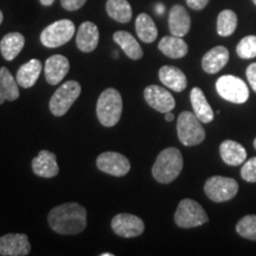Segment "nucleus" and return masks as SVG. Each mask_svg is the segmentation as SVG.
<instances>
[{"mask_svg": "<svg viewBox=\"0 0 256 256\" xmlns=\"http://www.w3.org/2000/svg\"><path fill=\"white\" fill-rule=\"evenodd\" d=\"M236 232L243 238L256 241V216L248 215L240 220L236 224Z\"/></svg>", "mask_w": 256, "mask_h": 256, "instance_id": "30", "label": "nucleus"}, {"mask_svg": "<svg viewBox=\"0 0 256 256\" xmlns=\"http://www.w3.org/2000/svg\"><path fill=\"white\" fill-rule=\"evenodd\" d=\"M183 156L176 147H168L159 153L152 168V174L158 183L170 184L183 170Z\"/></svg>", "mask_w": 256, "mask_h": 256, "instance_id": "2", "label": "nucleus"}, {"mask_svg": "<svg viewBox=\"0 0 256 256\" xmlns=\"http://www.w3.org/2000/svg\"><path fill=\"white\" fill-rule=\"evenodd\" d=\"M81 94V86L76 81H66L63 83L51 98L49 107L55 116H63Z\"/></svg>", "mask_w": 256, "mask_h": 256, "instance_id": "6", "label": "nucleus"}, {"mask_svg": "<svg viewBox=\"0 0 256 256\" xmlns=\"http://www.w3.org/2000/svg\"><path fill=\"white\" fill-rule=\"evenodd\" d=\"M174 113H172V112H168L165 115V120L168 121V122H171V121H174Z\"/></svg>", "mask_w": 256, "mask_h": 256, "instance_id": "36", "label": "nucleus"}, {"mask_svg": "<svg viewBox=\"0 0 256 256\" xmlns=\"http://www.w3.org/2000/svg\"><path fill=\"white\" fill-rule=\"evenodd\" d=\"M113 40L115 43L119 46L127 57L130 60H138L144 55L142 46L138 43V40L134 38L130 32L127 31H116L113 34Z\"/></svg>", "mask_w": 256, "mask_h": 256, "instance_id": "26", "label": "nucleus"}, {"mask_svg": "<svg viewBox=\"0 0 256 256\" xmlns=\"http://www.w3.org/2000/svg\"><path fill=\"white\" fill-rule=\"evenodd\" d=\"M144 98L148 106L160 113H168L174 108L176 101L171 92L159 86H148L144 92Z\"/></svg>", "mask_w": 256, "mask_h": 256, "instance_id": "13", "label": "nucleus"}, {"mask_svg": "<svg viewBox=\"0 0 256 256\" xmlns=\"http://www.w3.org/2000/svg\"><path fill=\"white\" fill-rule=\"evenodd\" d=\"M25 46V38L19 32H10L0 40V52L8 62L14 60Z\"/></svg>", "mask_w": 256, "mask_h": 256, "instance_id": "22", "label": "nucleus"}, {"mask_svg": "<svg viewBox=\"0 0 256 256\" xmlns=\"http://www.w3.org/2000/svg\"><path fill=\"white\" fill-rule=\"evenodd\" d=\"M220 158L226 165L238 166L247 160V151L241 144L234 140H226L220 146Z\"/></svg>", "mask_w": 256, "mask_h": 256, "instance_id": "20", "label": "nucleus"}, {"mask_svg": "<svg viewBox=\"0 0 256 256\" xmlns=\"http://www.w3.org/2000/svg\"><path fill=\"white\" fill-rule=\"evenodd\" d=\"M96 166L100 171L114 177H124L130 170V160L118 152L101 153L96 159Z\"/></svg>", "mask_w": 256, "mask_h": 256, "instance_id": "10", "label": "nucleus"}, {"mask_svg": "<svg viewBox=\"0 0 256 256\" xmlns=\"http://www.w3.org/2000/svg\"><path fill=\"white\" fill-rule=\"evenodd\" d=\"M32 171L38 177H56L60 172L56 156L52 152L46 151V150L40 151L36 158L32 159Z\"/></svg>", "mask_w": 256, "mask_h": 256, "instance_id": "14", "label": "nucleus"}, {"mask_svg": "<svg viewBox=\"0 0 256 256\" xmlns=\"http://www.w3.org/2000/svg\"><path fill=\"white\" fill-rule=\"evenodd\" d=\"M18 82L6 66L0 68V104L5 101H16L19 98Z\"/></svg>", "mask_w": 256, "mask_h": 256, "instance_id": "23", "label": "nucleus"}, {"mask_svg": "<svg viewBox=\"0 0 256 256\" xmlns=\"http://www.w3.org/2000/svg\"><path fill=\"white\" fill-rule=\"evenodd\" d=\"M238 28V16L232 10H224L217 18V34L222 37H228Z\"/></svg>", "mask_w": 256, "mask_h": 256, "instance_id": "29", "label": "nucleus"}, {"mask_svg": "<svg viewBox=\"0 0 256 256\" xmlns=\"http://www.w3.org/2000/svg\"><path fill=\"white\" fill-rule=\"evenodd\" d=\"M209 2L210 0H186V4L188 8L194 10V11H200L209 4Z\"/></svg>", "mask_w": 256, "mask_h": 256, "instance_id": "35", "label": "nucleus"}, {"mask_svg": "<svg viewBox=\"0 0 256 256\" xmlns=\"http://www.w3.org/2000/svg\"><path fill=\"white\" fill-rule=\"evenodd\" d=\"M113 56L115 57V58H116V57H118V51H115V50L113 51Z\"/></svg>", "mask_w": 256, "mask_h": 256, "instance_id": "41", "label": "nucleus"}, {"mask_svg": "<svg viewBox=\"0 0 256 256\" xmlns=\"http://www.w3.org/2000/svg\"><path fill=\"white\" fill-rule=\"evenodd\" d=\"M252 2H254V4L256 5V0H252Z\"/></svg>", "mask_w": 256, "mask_h": 256, "instance_id": "43", "label": "nucleus"}, {"mask_svg": "<svg viewBox=\"0 0 256 256\" xmlns=\"http://www.w3.org/2000/svg\"><path fill=\"white\" fill-rule=\"evenodd\" d=\"M122 114V98L114 88H108L101 92L96 104V115L104 127H113L120 121Z\"/></svg>", "mask_w": 256, "mask_h": 256, "instance_id": "3", "label": "nucleus"}, {"mask_svg": "<svg viewBox=\"0 0 256 256\" xmlns=\"http://www.w3.org/2000/svg\"><path fill=\"white\" fill-rule=\"evenodd\" d=\"M254 147H255V150H256V138H255V140H254Z\"/></svg>", "mask_w": 256, "mask_h": 256, "instance_id": "42", "label": "nucleus"}, {"mask_svg": "<svg viewBox=\"0 0 256 256\" xmlns=\"http://www.w3.org/2000/svg\"><path fill=\"white\" fill-rule=\"evenodd\" d=\"M209 220L206 210L194 200H183L179 203L174 214V222L179 228L190 229L203 226Z\"/></svg>", "mask_w": 256, "mask_h": 256, "instance_id": "5", "label": "nucleus"}, {"mask_svg": "<svg viewBox=\"0 0 256 256\" xmlns=\"http://www.w3.org/2000/svg\"><path fill=\"white\" fill-rule=\"evenodd\" d=\"M229 62V51L222 46L208 51L202 60V68L208 74H217Z\"/></svg>", "mask_w": 256, "mask_h": 256, "instance_id": "18", "label": "nucleus"}, {"mask_svg": "<svg viewBox=\"0 0 256 256\" xmlns=\"http://www.w3.org/2000/svg\"><path fill=\"white\" fill-rule=\"evenodd\" d=\"M179 142L184 146H196L206 139V130L196 114L191 112L180 113L177 121Z\"/></svg>", "mask_w": 256, "mask_h": 256, "instance_id": "4", "label": "nucleus"}, {"mask_svg": "<svg viewBox=\"0 0 256 256\" xmlns=\"http://www.w3.org/2000/svg\"><path fill=\"white\" fill-rule=\"evenodd\" d=\"M246 75H247L248 82L250 84L252 90L256 92V63H252L246 70Z\"/></svg>", "mask_w": 256, "mask_h": 256, "instance_id": "34", "label": "nucleus"}, {"mask_svg": "<svg viewBox=\"0 0 256 256\" xmlns=\"http://www.w3.org/2000/svg\"><path fill=\"white\" fill-rule=\"evenodd\" d=\"M31 252V244L25 234H6L0 238V255L26 256Z\"/></svg>", "mask_w": 256, "mask_h": 256, "instance_id": "12", "label": "nucleus"}, {"mask_svg": "<svg viewBox=\"0 0 256 256\" xmlns=\"http://www.w3.org/2000/svg\"><path fill=\"white\" fill-rule=\"evenodd\" d=\"M101 256H113L112 252H104V254H101Z\"/></svg>", "mask_w": 256, "mask_h": 256, "instance_id": "40", "label": "nucleus"}, {"mask_svg": "<svg viewBox=\"0 0 256 256\" xmlns=\"http://www.w3.org/2000/svg\"><path fill=\"white\" fill-rule=\"evenodd\" d=\"M136 30L138 37L144 43H153L158 37V28H156L153 19L146 14H140L136 22Z\"/></svg>", "mask_w": 256, "mask_h": 256, "instance_id": "28", "label": "nucleus"}, {"mask_svg": "<svg viewBox=\"0 0 256 256\" xmlns=\"http://www.w3.org/2000/svg\"><path fill=\"white\" fill-rule=\"evenodd\" d=\"M42 63L40 60H31L20 66L16 76L18 84L25 89L31 88L36 84L38 78L42 72Z\"/></svg>", "mask_w": 256, "mask_h": 256, "instance_id": "24", "label": "nucleus"}, {"mask_svg": "<svg viewBox=\"0 0 256 256\" xmlns=\"http://www.w3.org/2000/svg\"><path fill=\"white\" fill-rule=\"evenodd\" d=\"M216 90L220 98L232 104H244L249 98V89L246 82L232 75H224L217 80Z\"/></svg>", "mask_w": 256, "mask_h": 256, "instance_id": "7", "label": "nucleus"}, {"mask_svg": "<svg viewBox=\"0 0 256 256\" xmlns=\"http://www.w3.org/2000/svg\"><path fill=\"white\" fill-rule=\"evenodd\" d=\"M159 78L165 87L177 92L188 87V78L180 69L174 66H164L159 70Z\"/></svg>", "mask_w": 256, "mask_h": 256, "instance_id": "19", "label": "nucleus"}, {"mask_svg": "<svg viewBox=\"0 0 256 256\" xmlns=\"http://www.w3.org/2000/svg\"><path fill=\"white\" fill-rule=\"evenodd\" d=\"M48 223L60 235H76L87 226V210L78 203H64L50 211Z\"/></svg>", "mask_w": 256, "mask_h": 256, "instance_id": "1", "label": "nucleus"}, {"mask_svg": "<svg viewBox=\"0 0 256 256\" xmlns=\"http://www.w3.org/2000/svg\"><path fill=\"white\" fill-rule=\"evenodd\" d=\"M40 2L42 5H44V6H50V5L54 4V2H55V0H40Z\"/></svg>", "mask_w": 256, "mask_h": 256, "instance_id": "37", "label": "nucleus"}, {"mask_svg": "<svg viewBox=\"0 0 256 256\" xmlns=\"http://www.w3.org/2000/svg\"><path fill=\"white\" fill-rule=\"evenodd\" d=\"M206 194L215 203H223L232 200L238 192V184L235 179L222 176H214L204 185Z\"/></svg>", "mask_w": 256, "mask_h": 256, "instance_id": "9", "label": "nucleus"}, {"mask_svg": "<svg viewBox=\"0 0 256 256\" xmlns=\"http://www.w3.org/2000/svg\"><path fill=\"white\" fill-rule=\"evenodd\" d=\"M87 0H60V5L66 11H78L84 6Z\"/></svg>", "mask_w": 256, "mask_h": 256, "instance_id": "33", "label": "nucleus"}, {"mask_svg": "<svg viewBox=\"0 0 256 256\" xmlns=\"http://www.w3.org/2000/svg\"><path fill=\"white\" fill-rule=\"evenodd\" d=\"M241 177L248 183H256V156H252L243 162Z\"/></svg>", "mask_w": 256, "mask_h": 256, "instance_id": "32", "label": "nucleus"}, {"mask_svg": "<svg viewBox=\"0 0 256 256\" xmlns=\"http://www.w3.org/2000/svg\"><path fill=\"white\" fill-rule=\"evenodd\" d=\"M2 20H4V14H2V12L0 11V24L2 23Z\"/></svg>", "mask_w": 256, "mask_h": 256, "instance_id": "39", "label": "nucleus"}, {"mask_svg": "<svg viewBox=\"0 0 256 256\" xmlns=\"http://www.w3.org/2000/svg\"><path fill=\"white\" fill-rule=\"evenodd\" d=\"M158 48L165 56L174 60L186 56L188 51V44L182 40V37L174 36V34L162 37V40L159 42Z\"/></svg>", "mask_w": 256, "mask_h": 256, "instance_id": "25", "label": "nucleus"}, {"mask_svg": "<svg viewBox=\"0 0 256 256\" xmlns=\"http://www.w3.org/2000/svg\"><path fill=\"white\" fill-rule=\"evenodd\" d=\"M236 52L243 60H250L256 57V36L242 38L236 46Z\"/></svg>", "mask_w": 256, "mask_h": 256, "instance_id": "31", "label": "nucleus"}, {"mask_svg": "<svg viewBox=\"0 0 256 256\" xmlns=\"http://www.w3.org/2000/svg\"><path fill=\"white\" fill-rule=\"evenodd\" d=\"M190 100L192 108H194V113L196 114V116L200 119L202 124H209L214 120L215 114H214L212 108H211L206 95H204V92L200 88L194 87L192 89L190 94Z\"/></svg>", "mask_w": 256, "mask_h": 256, "instance_id": "21", "label": "nucleus"}, {"mask_svg": "<svg viewBox=\"0 0 256 256\" xmlns=\"http://www.w3.org/2000/svg\"><path fill=\"white\" fill-rule=\"evenodd\" d=\"M100 34L98 28L92 22H84L76 34V46L82 52H92L98 48Z\"/></svg>", "mask_w": 256, "mask_h": 256, "instance_id": "16", "label": "nucleus"}, {"mask_svg": "<svg viewBox=\"0 0 256 256\" xmlns=\"http://www.w3.org/2000/svg\"><path fill=\"white\" fill-rule=\"evenodd\" d=\"M106 11L112 19L119 23H128L132 19V6L127 0H107Z\"/></svg>", "mask_w": 256, "mask_h": 256, "instance_id": "27", "label": "nucleus"}, {"mask_svg": "<svg viewBox=\"0 0 256 256\" xmlns=\"http://www.w3.org/2000/svg\"><path fill=\"white\" fill-rule=\"evenodd\" d=\"M69 68V60L66 56L54 55L49 57L46 62V66H44V72H46L48 83L51 86L58 84L66 76Z\"/></svg>", "mask_w": 256, "mask_h": 256, "instance_id": "15", "label": "nucleus"}, {"mask_svg": "<svg viewBox=\"0 0 256 256\" xmlns=\"http://www.w3.org/2000/svg\"><path fill=\"white\" fill-rule=\"evenodd\" d=\"M156 14H162V12H164V6H162V4H158V5H156Z\"/></svg>", "mask_w": 256, "mask_h": 256, "instance_id": "38", "label": "nucleus"}, {"mask_svg": "<svg viewBox=\"0 0 256 256\" xmlns=\"http://www.w3.org/2000/svg\"><path fill=\"white\" fill-rule=\"evenodd\" d=\"M191 18L185 8L182 5H174L170 10L168 28L171 34L177 37H184L190 31Z\"/></svg>", "mask_w": 256, "mask_h": 256, "instance_id": "17", "label": "nucleus"}, {"mask_svg": "<svg viewBox=\"0 0 256 256\" xmlns=\"http://www.w3.org/2000/svg\"><path fill=\"white\" fill-rule=\"evenodd\" d=\"M110 226L118 236L124 238H138L145 230L144 220L132 214H119L114 216Z\"/></svg>", "mask_w": 256, "mask_h": 256, "instance_id": "11", "label": "nucleus"}, {"mask_svg": "<svg viewBox=\"0 0 256 256\" xmlns=\"http://www.w3.org/2000/svg\"><path fill=\"white\" fill-rule=\"evenodd\" d=\"M75 34V25L69 19H60L42 31L40 42L46 48H58L66 44Z\"/></svg>", "mask_w": 256, "mask_h": 256, "instance_id": "8", "label": "nucleus"}]
</instances>
